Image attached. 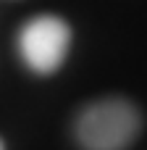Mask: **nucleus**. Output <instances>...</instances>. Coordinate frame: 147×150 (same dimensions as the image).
Masks as SVG:
<instances>
[{
	"label": "nucleus",
	"mask_w": 147,
	"mask_h": 150,
	"mask_svg": "<svg viewBox=\"0 0 147 150\" xmlns=\"http://www.w3.org/2000/svg\"><path fill=\"white\" fill-rule=\"evenodd\" d=\"M142 132V113L126 98H100L84 105L74 121L82 150H129Z\"/></svg>",
	"instance_id": "f257e3e1"
},
{
	"label": "nucleus",
	"mask_w": 147,
	"mask_h": 150,
	"mask_svg": "<svg viewBox=\"0 0 147 150\" xmlns=\"http://www.w3.org/2000/svg\"><path fill=\"white\" fill-rule=\"evenodd\" d=\"M0 150H5V148H3V140H0Z\"/></svg>",
	"instance_id": "7ed1b4c3"
},
{
	"label": "nucleus",
	"mask_w": 147,
	"mask_h": 150,
	"mask_svg": "<svg viewBox=\"0 0 147 150\" xmlns=\"http://www.w3.org/2000/svg\"><path fill=\"white\" fill-rule=\"evenodd\" d=\"M18 55L24 66L34 74H55L71 47V26L60 16H34L18 29Z\"/></svg>",
	"instance_id": "f03ea898"
}]
</instances>
